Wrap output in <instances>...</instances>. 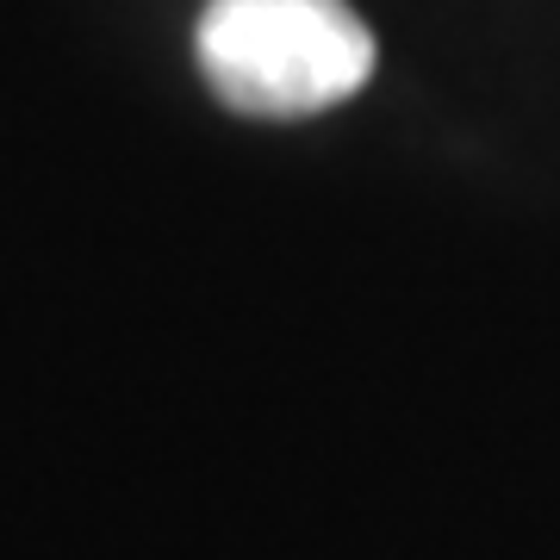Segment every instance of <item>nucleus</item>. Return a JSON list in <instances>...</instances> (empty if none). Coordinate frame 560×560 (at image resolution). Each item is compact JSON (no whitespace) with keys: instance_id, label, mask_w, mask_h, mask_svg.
Listing matches in <instances>:
<instances>
[{"instance_id":"f257e3e1","label":"nucleus","mask_w":560,"mask_h":560,"mask_svg":"<svg viewBox=\"0 0 560 560\" xmlns=\"http://www.w3.org/2000/svg\"><path fill=\"white\" fill-rule=\"evenodd\" d=\"M194 57L231 113L312 119L368 88L374 32L349 0H206Z\"/></svg>"}]
</instances>
